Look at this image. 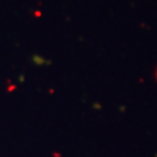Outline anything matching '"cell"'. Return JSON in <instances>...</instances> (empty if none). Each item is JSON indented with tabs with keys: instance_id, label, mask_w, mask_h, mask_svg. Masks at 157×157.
I'll return each instance as SVG.
<instances>
[{
	"instance_id": "cell-1",
	"label": "cell",
	"mask_w": 157,
	"mask_h": 157,
	"mask_svg": "<svg viewBox=\"0 0 157 157\" xmlns=\"http://www.w3.org/2000/svg\"><path fill=\"white\" fill-rule=\"evenodd\" d=\"M156 80H157V72H156Z\"/></svg>"
}]
</instances>
